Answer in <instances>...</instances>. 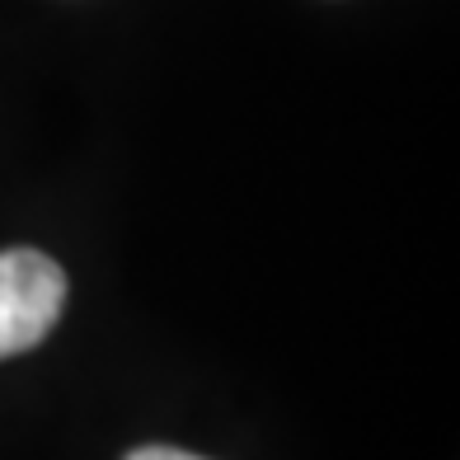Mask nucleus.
<instances>
[{"label":"nucleus","mask_w":460,"mask_h":460,"mask_svg":"<svg viewBox=\"0 0 460 460\" xmlns=\"http://www.w3.org/2000/svg\"><path fill=\"white\" fill-rule=\"evenodd\" d=\"M61 310H66V273L38 249H5L0 254V362L43 343Z\"/></svg>","instance_id":"1"},{"label":"nucleus","mask_w":460,"mask_h":460,"mask_svg":"<svg viewBox=\"0 0 460 460\" xmlns=\"http://www.w3.org/2000/svg\"><path fill=\"white\" fill-rule=\"evenodd\" d=\"M128 460H202V456H188V451H174V447H141Z\"/></svg>","instance_id":"2"}]
</instances>
